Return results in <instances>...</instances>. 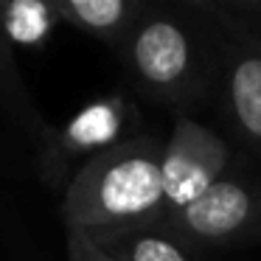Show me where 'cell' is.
Masks as SVG:
<instances>
[{"label": "cell", "mask_w": 261, "mask_h": 261, "mask_svg": "<svg viewBox=\"0 0 261 261\" xmlns=\"http://www.w3.org/2000/svg\"><path fill=\"white\" fill-rule=\"evenodd\" d=\"M160 158L163 143L141 135L85 160L65 188L62 219L68 233L107 247L129 233L166 225Z\"/></svg>", "instance_id": "cell-1"}, {"label": "cell", "mask_w": 261, "mask_h": 261, "mask_svg": "<svg viewBox=\"0 0 261 261\" xmlns=\"http://www.w3.org/2000/svg\"><path fill=\"white\" fill-rule=\"evenodd\" d=\"M121 48L135 87L160 104L186 107L214 87L216 37L197 3H188L182 14L143 9Z\"/></svg>", "instance_id": "cell-2"}, {"label": "cell", "mask_w": 261, "mask_h": 261, "mask_svg": "<svg viewBox=\"0 0 261 261\" xmlns=\"http://www.w3.org/2000/svg\"><path fill=\"white\" fill-rule=\"evenodd\" d=\"M216 37V79L227 124L261 154V3H197Z\"/></svg>", "instance_id": "cell-3"}, {"label": "cell", "mask_w": 261, "mask_h": 261, "mask_svg": "<svg viewBox=\"0 0 261 261\" xmlns=\"http://www.w3.org/2000/svg\"><path fill=\"white\" fill-rule=\"evenodd\" d=\"M163 227L180 244L227 247L261 236V186L239 177H222L186 211L171 216Z\"/></svg>", "instance_id": "cell-4"}, {"label": "cell", "mask_w": 261, "mask_h": 261, "mask_svg": "<svg viewBox=\"0 0 261 261\" xmlns=\"http://www.w3.org/2000/svg\"><path fill=\"white\" fill-rule=\"evenodd\" d=\"M227 163H230V149L214 129L182 113L177 115L160 158L166 222L186 211L211 186H216Z\"/></svg>", "instance_id": "cell-5"}, {"label": "cell", "mask_w": 261, "mask_h": 261, "mask_svg": "<svg viewBox=\"0 0 261 261\" xmlns=\"http://www.w3.org/2000/svg\"><path fill=\"white\" fill-rule=\"evenodd\" d=\"M126 118H129V110L115 96L87 104L62 132H57L48 160H57V163L59 158L90 160L107 149L118 146V143H124L121 132L126 129Z\"/></svg>", "instance_id": "cell-6"}, {"label": "cell", "mask_w": 261, "mask_h": 261, "mask_svg": "<svg viewBox=\"0 0 261 261\" xmlns=\"http://www.w3.org/2000/svg\"><path fill=\"white\" fill-rule=\"evenodd\" d=\"M51 6L62 23L76 25L110 45H124L146 9L135 0H51Z\"/></svg>", "instance_id": "cell-7"}, {"label": "cell", "mask_w": 261, "mask_h": 261, "mask_svg": "<svg viewBox=\"0 0 261 261\" xmlns=\"http://www.w3.org/2000/svg\"><path fill=\"white\" fill-rule=\"evenodd\" d=\"M0 107L6 110L25 132L37 141V146L42 149V154H51L54 138L57 132L45 124V118L40 115L37 104L31 101L29 87H25L23 76L17 70V59H14V45L3 37L0 31Z\"/></svg>", "instance_id": "cell-8"}, {"label": "cell", "mask_w": 261, "mask_h": 261, "mask_svg": "<svg viewBox=\"0 0 261 261\" xmlns=\"http://www.w3.org/2000/svg\"><path fill=\"white\" fill-rule=\"evenodd\" d=\"M57 23L59 17L51 3H37V0L0 3V31L12 45L42 48Z\"/></svg>", "instance_id": "cell-9"}, {"label": "cell", "mask_w": 261, "mask_h": 261, "mask_svg": "<svg viewBox=\"0 0 261 261\" xmlns=\"http://www.w3.org/2000/svg\"><path fill=\"white\" fill-rule=\"evenodd\" d=\"M115 261H188L182 244L174 236L166 239L152 230H138L101 247Z\"/></svg>", "instance_id": "cell-10"}, {"label": "cell", "mask_w": 261, "mask_h": 261, "mask_svg": "<svg viewBox=\"0 0 261 261\" xmlns=\"http://www.w3.org/2000/svg\"><path fill=\"white\" fill-rule=\"evenodd\" d=\"M68 261H113L98 244L79 233H68Z\"/></svg>", "instance_id": "cell-11"}, {"label": "cell", "mask_w": 261, "mask_h": 261, "mask_svg": "<svg viewBox=\"0 0 261 261\" xmlns=\"http://www.w3.org/2000/svg\"><path fill=\"white\" fill-rule=\"evenodd\" d=\"M113 261H115V258H113Z\"/></svg>", "instance_id": "cell-12"}]
</instances>
